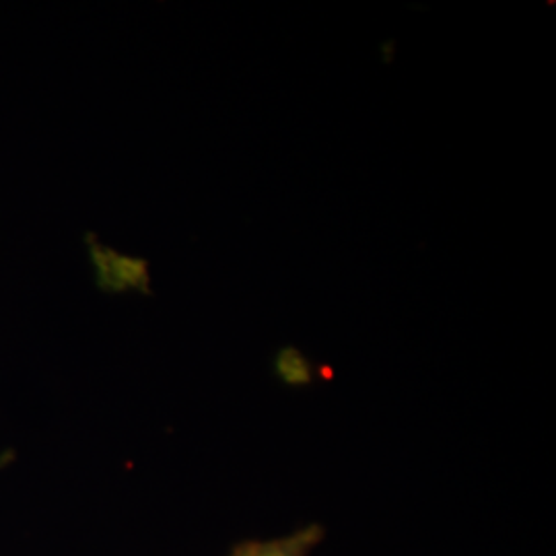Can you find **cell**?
Returning <instances> with one entry per match:
<instances>
[{"instance_id":"obj_1","label":"cell","mask_w":556,"mask_h":556,"mask_svg":"<svg viewBox=\"0 0 556 556\" xmlns=\"http://www.w3.org/2000/svg\"><path fill=\"white\" fill-rule=\"evenodd\" d=\"M321 540L324 528L312 523L289 536L239 542L229 556H312Z\"/></svg>"},{"instance_id":"obj_2","label":"cell","mask_w":556,"mask_h":556,"mask_svg":"<svg viewBox=\"0 0 556 556\" xmlns=\"http://www.w3.org/2000/svg\"><path fill=\"white\" fill-rule=\"evenodd\" d=\"M277 371L289 383H307L309 367L298 349H282L277 357Z\"/></svg>"}]
</instances>
